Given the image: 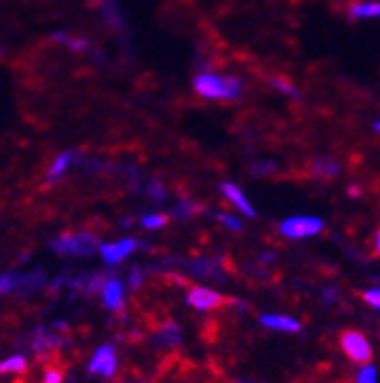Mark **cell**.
<instances>
[{"label":"cell","mask_w":380,"mask_h":383,"mask_svg":"<svg viewBox=\"0 0 380 383\" xmlns=\"http://www.w3.org/2000/svg\"><path fill=\"white\" fill-rule=\"evenodd\" d=\"M243 80L238 75H219V73H199L194 77V91L203 98L234 101L243 96Z\"/></svg>","instance_id":"cell-1"},{"label":"cell","mask_w":380,"mask_h":383,"mask_svg":"<svg viewBox=\"0 0 380 383\" xmlns=\"http://www.w3.org/2000/svg\"><path fill=\"white\" fill-rule=\"evenodd\" d=\"M75 159H77V154H75V152H70V150L61 152L59 157L52 162V166H49L47 180H49V183H54V180H59L61 176H66V171H68L70 166L75 164Z\"/></svg>","instance_id":"cell-10"},{"label":"cell","mask_w":380,"mask_h":383,"mask_svg":"<svg viewBox=\"0 0 380 383\" xmlns=\"http://www.w3.org/2000/svg\"><path fill=\"white\" fill-rule=\"evenodd\" d=\"M138 248V241L133 239H121L117 243H103L101 245V257L108 264H119L121 259H126L133 250Z\"/></svg>","instance_id":"cell-6"},{"label":"cell","mask_w":380,"mask_h":383,"mask_svg":"<svg viewBox=\"0 0 380 383\" xmlns=\"http://www.w3.org/2000/svg\"><path fill=\"white\" fill-rule=\"evenodd\" d=\"M352 19H376L380 17V3L378 0H366V3H354L350 8Z\"/></svg>","instance_id":"cell-12"},{"label":"cell","mask_w":380,"mask_h":383,"mask_svg":"<svg viewBox=\"0 0 380 383\" xmlns=\"http://www.w3.org/2000/svg\"><path fill=\"white\" fill-rule=\"evenodd\" d=\"M219 189H222V194L226 196V201L234 203V206H236L243 215H248V218H254V215H257L254 206L248 201L245 192H243L241 187H238V185H234V183H222V185H219Z\"/></svg>","instance_id":"cell-7"},{"label":"cell","mask_w":380,"mask_h":383,"mask_svg":"<svg viewBox=\"0 0 380 383\" xmlns=\"http://www.w3.org/2000/svg\"><path fill=\"white\" fill-rule=\"evenodd\" d=\"M373 131H376V133L380 136V120H378V122H373Z\"/></svg>","instance_id":"cell-22"},{"label":"cell","mask_w":380,"mask_h":383,"mask_svg":"<svg viewBox=\"0 0 380 383\" xmlns=\"http://www.w3.org/2000/svg\"><path fill=\"white\" fill-rule=\"evenodd\" d=\"M45 383H61V374L59 372H47V376H45Z\"/></svg>","instance_id":"cell-21"},{"label":"cell","mask_w":380,"mask_h":383,"mask_svg":"<svg viewBox=\"0 0 380 383\" xmlns=\"http://www.w3.org/2000/svg\"><path fill=\"white\" fill-rule=\"evenodd\" d=\"M376 248H378V252H380V232L376 234Z\"/></svg>","instance_id":"cell-23"},{"label":"cell","mask_w":380,"mask_h":383,"mask_svg":"<svg viewBox=\"0 0 380 383\" xmlns=\"http://www.w3.org/2000/svg\"><path fill=\"white\" fill-rule=\"evenodd\" d=\"M341 346H343V353L350 357L352 362L366 364L371 360V346H369V342H366V337L359 335V332H354V330L343 332Z\"/></svg>","instance_id":"cell-3"},{"label":"cell","mask_w":380,"mask_h":383,"mask_svg":"<svg viewBox=\"0 0 380 383\" xmlns=\"http://www.w3.org/2000/svg\"><path fill=\"white\" fill-rule=\"evenodd\" d=\"M168 222L166 215L161 213H152V215H143V220H140V225L145 227V230H161L163 225Z\"/></svg>","instance_id":"cell-16"},{"label":"cell","mask_w":380,"mask_h":383,"mask_svg":"<svg viewBox=\"0 0 380 383\" xmlns=\"http://www.w3.org/2000/svg\"><path fill=\"white\" fill-rule=\"evenodd\" d=\"M23 367H26V360L21 355L8 357L5 362H0V372H21Z\"/></svg>","instance_id":"cell-17"},{"label":"cell","mask_w":380,"mask_h":383,"mask_svg":"<svg viewBox=\"0 0 380 383\" xmlns=\"http://www.w3.org/2000/svg\"><path fill=\"white\" fill-rule=\"evenodd\" d=\"M187 301H189V304H192L194 308H199V311H210V308L222 304L224 297H222V295H217V292H212V290L194 288V290H189Z\"/></svg>","instance_id":"cell-8"},{"label":"cell","mask_w":380,"mask_h":383,"mask_svg":"<svg viewBox=\"0 0 380 383\" xmlns=\"http://www.w3.org/2000/svg\"><path fill=\"white\" fill-rule=\"evenodd\" d=\"M324 230V222L315 215H294L280 222V234L287 239H310Z\"/></svg>","instance_id":"cell-2"},{"label":"cell","mask_w":380,"mask_h":383,"mask_svg":"<svg viewBox=\"0 0 380 383\" xmlns=\"http://www.w3.org/2000/svg\"><path fill=\"white\" fill-rule=\"evenodd\" d=\"M261 325L268 327V330H275V332H299L301 330V323H299V320H294L290 316H280V313L261 316Z\"/></svg>","instance_id":"cell-9"},{"label":"cell","mask_w":380,"mask_h":383,"mask_svg":"<svg viewBox=\"0 0 380 383\" xmlns=\"http://www.w3.org/2000/svg\"><path fill=\"white\" fill-rule=\"evenodd\" d=\"M217 220L222 222V225L226 227V230H234V232H241L243 230V225H241V220L234 218V215H226V213H217Z\"/></svg>","instance_id":"cell-18"},{"label":"cell","mask_w":380,"mask_h":383,"mask_svg":"<svg viewBox=\"0 0 380 383\" xmlns=\"http://www.w3.org/2000/svg\"><path fill=\"white\" fill-rule=\"evenodd\" d=\"M96 248V239L91 234H75V236H61L54 241V250L63 255H89Z\"/></svg>","instance_id":"cell-4"},{"label":"cell","mask_w":380,"mask_h":383,"mask_svg":"<svg viewBox=\"0 0 380 383\" xmlns=\"http://www.w3.org/2000/svg\"><path fill=\"white\" fill-rule=\"evenodd\" d=\"M357 383H378L376 367H364V369H359V374H357Z\"/></svg>","instance_id":"cell-19"},{"label":"cell","mask_w":380,"mask_h":383,"mask_svg":"<svg viewBox=\"0 0 380 383\" xmlns=\"http://www.w3.org/2000/svg\"><path fill=\"white\" fill-rule=\"evenodd\" d=\"M114 369H117V355H114V348L112 346H101V348L96 351V355L91 357L89 372L112 376Z\"/></svg>","instance_id":"cell-5"},{"label":"cell","mask_w":380,"mask_h":383,"mask_svg":"<svg viewBox=\"0 0 380 383\" xmlns=\"http://www.w3.org/2000/svg\"><path fill=\"white\" fill-rule=\"evenodd\" d=\"M271 86L275 91H280V94L285 96H292V98H299V89L294 86L292 82H287L283 77H271Z\"/></svg>","instance_id":"cell-15"},{"label":"cell","mask_w":380,"mask_h":383,"mask_svg":"<svg viewBox=\"0 0 380 383\" xmlns=\"http://www.w3.org/2000/svg\"><path fill=\"white\" fill-rule=\"evenodd\" d=\"M364 299H366V304H371L373 308H378V311H380V288L366 290V292H364Z\"/></svg>","instance_id":"cell-20"},{"label":"cell","mask_w":380,"mask_h":383,"mask_svg":"<svg viewBox=\"0 0 380 383\" xmlns=\"http://www.w3.org/2000/svg\"><path fill=\"white\" fill-rule=\"evenodd\" d=\"M121 299H124V286L119 281H108L106 288H103V301H106L108 308H119Z\"/></svg>","instance_id":"cell-11"},{"label":"cell","mask_w":380,"mask_h":383,"mask_svg":"<svg viewBox=\"0 0 380 383\" xmlns=\"http://www.w3.org/2000/svg\"><path fill=\"white\" fill-rule=\"evenodd\" d=\"M339 169L341 166L334 162V159H327V157H320V159H315L312 162V166H310V171L312 173H317V176H327V178H334L336 173H339Z\"/></svg>","instance_id":"cell-14"},{"label":"cell","mask_w":380,"mask_h":383,"mask_svg":"<svg viewBox=\"0 0 380 383\" xmlns=\"http://www.w3.org/2000/svg\"><path fill=\"white\" fill-rule=\"evenodd\" d=\"M52 40L61 42V45H66L68 49H72V52H87V49L91 47L89 40L84 38H75V35H68V33H54Z\"/></svg>","instance_id":"cell-13"}]
</instances>
